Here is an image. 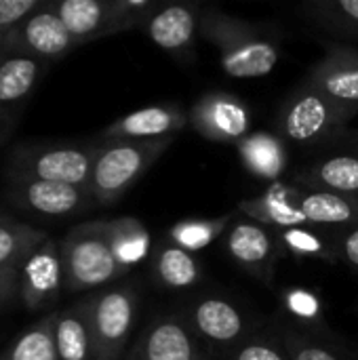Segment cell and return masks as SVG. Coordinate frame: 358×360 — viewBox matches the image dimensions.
Wrapping results in <instances>:
<instances>
[{"instance_id": "d6a6232c", "label": "cell", "mask_w": 358, "mask_h": 360, "mask_svg": "<svg viewBox=\"0 0 358 360\" xmlns=\"http://www.w3.org/2000/svg\"><path fill=\"white\" fill-rule=\"evenodd\" d=\"M279 340L283 342L291 360H342L333 350L314 340H308L295 329H283Z\"/></svg>"}, {"instance_id": "5b68a950", "label": "cell", "mask_w": 358, "mask_h": 360, "mask_svg": "<svg viewBox=\"0 0 358 360\" xmlns=\"http://www.w3.org/2000/svg\"><path fill=\"white\" fill-rule=\"evenodd\" d=\"M84 302L91 325L93 360H124V350L139 312V295L135 287H110Z\"/></svg>"}, {"instance_id": "ac0fdd59", "label": "cell", "mask_w": 358, "mask_h": 360, "mask_svg": "<svg viewBox=\"0 0 358 360\" xmlns=\"http://www.w3.org/2000/svg\"><path fill=\"white\" fill-rule=\"evenodd\" d=\"M57 17L80 44L114 36V15L110 0H51Z\"/></svg>"}, {"instance_id": "7c38bea8", "label": "cell", "mask_w": 358, "mask_h": 360, "mask_svg": "<svg viewBox=\"0 0 358 360\" xmlns=\"http://www.w3.org/2000/svg\"><path fill=\"white\" fill-rule=\"evenodd\" d=\"M184 316L207 348L243 344L247 333V319L241 308L226 297L200 295L186 308Z\"/></svg>"}, {"instance_id": "ab89813d", "label": "cell", "mask_w": 358, "mask_h": 360, "mask_svg": "<svg viewBox=\"0 0 358 360\" xmlns=\"http://www.w3.org/2000/svg\"><path fill=\"white\" fill-rule=\"evenodd\" d=\"M2 217H4V215H2V213H0V219H2Z\"/></svg>"}, {"instance_id": "8992f818", "label": "cell", "mask_w": 358, "mask_h": 360, "mask_svg": "<svg viewBox=\"0 0 358 360\" xmlns=\"http://www.w3.org/2000/svg\"><path fill=\"white\" fill-rule=\"evenodd\" d=\"M354 112L338 105L310 82H304L283 105L279 135L293 143H317L342 129Z\"/></svg>"}, {"instance_id": "52a82bcc", "label": "cell", "mask_w": 358, "mask_h": 360, "mask_svg": "<svg viewBox=\"0 0 358 360\" xmlns=\"http://www.w3.org/2000/svg\"><path fill=\"white\" fill-rule=\"evenodd\" d=\"M124 360H209V348L184 314L165 312L148 323Z\"/></svg>"}, {"instance_id": "d590c367", "label": "cell", "mask_w": 358, "mask_h": 360, "mask_svg": "<svg viewBox=\"0 0 358 360\" xmlns=\"http://www.w3.org/2000/svg\"><path fill=\"white\" fill-rule=\"evenodd\" d=\"M19 293V268H4L0 270V306Z\"/></svg>"}, {"instance_id": "6da1fadb", "label": "cell", "mask_w": 358, "mask_h": 360, "mask_svg": "<svg viewBox=\"0 0 358 360\" xmlns=\"http://www.w3.org/2000/svg\"><path fill=\"white\" fill-rule=\"evenodd\" d=\"M198 32L217 49L219 65L232 78H260L279 63L281 42L272 30L207 8L198 17Z\"/></svg>"}, {"instance_id": "ffe728a7", "label": "cell", "mask_w": 358, "mask_h": 360, "mask_svg": "<svg viewBox=\"0 0 358 360\" xmlns=\"http://www.w3.org/2000/svg\"><path fill=\"white\" fill-rule=\"evenodd\" d=\"M236 148L245 169L260 179L276 181L287 169L289 158H287L285 139L281 135L255 131L249 133L243 141H238Z\"/></svg>"}, {"instance_id": "9a60e30c", "label": "cell", "mask_w": 358, "mask_h": 360, "mask_svg": "<svg viewBox=\"0 0 358 360\" xmlns=\"http://www.w3.org/2000/svg\"><path fill=\"white\" fill-rule=\"evenodd\" d=\"M317 91L338 105L358 112V49L331 44L327 55L306 78Z\"/></svg>"}, {"instance_id": "ba28073f", "label": "cell", "mask_w": 358, "mask_h": 360, "mask_svg": "<svg viewBox=\"0 0 358 360\" xmlns=\"http://www.w3.org/2000/svg\"><path fill=\"white\" fill-rule=\"evenodd\" d=\"M76 46L78 42L57 17L51 0H44V4L0 44L6 53H21L44 63L63 59Z\"/></svg>"}, {"instance_id": "f1b7e54d", "label": "cell", "mask_w": 358, "mask_h": 360, "mask_svg": "<svg viewBox=\"0 0 358 360\" xmlns=\"http://www.w3.org/2000/svg\"><path fill=\"white\" fill-rule=\"evenodd\" d=\"M230 219L232 213L224 217H186L169 228L167 238L179 249L188 253H196L207 249L213 240H217L224 234Z\"/></svg>"}, {"instance_id": "4316f807", "label": "cell", "mask_w": 358, "mask_h": 360, "mask_svg": "<svg viewBox=\"0 0 358 360\" xmlns=\"http://www.w3.org/2000/svg\"><path fill=\"white\" fill-rule=\"evenodd\" d=\"M49 236L21 221H13L6 215L0 219V270L19 268L34 249H38Z\"/></svg>"}, {"instance_id": "7402d4cb", "label": "cell", "mask_w": 358, "mask_h": 360, "mask_svg": "<svg viewBox=\"0 0 358 360\" xmlns=\"http://www.w3.org/2000/svg\"><path fill=\"white\" fill-rule=\"evenodd\" d=\"M55 348L59 360H93V340L87 302L57 310Z\"/></svg>"}, {"instance_id": "3957f363", "label": "cell", "mask_w": 358, "mask_h": 360, "mask_svg": "<svg viewBox=\"0 0 358 360\" xmlns=\"http://www.w3.org/2000/svg\"><path fill=\"white\" fill-rule=\"evenodd\" d=\"M59 249L65 289L72 293L103 287L127 274L112 253L106 219L74 226L59 243Z\"/></svg>"}, {"instance_id": "277c9868", "label": "cell", "mask_w": 358, "mask_h": 360, "mask_svg": "<svg viewBox=\"0 0 358 360\" xmlns=\"http://www.w3.org/2000/svg\"><path fill=\"white\" fill-rule=\"evenodd\" d=\"M95 160V146L82 143H23L8 160L11 177L68 184L89 190Z\"/></svg>"}, {"instance_id": "83f0119b", "label": "cell", "mask_w": 358, "mask_h": 360, "mask_svg": "<svg viewBox=\"0 0 358 360\" xmlns=\"http://www.w3.org/2000/svg\"><path fill=\"white\" fill-rule=\"evenodd\" d=\"M274 236L279 240L281 251L287 253V255H293L298 259H319V262L335 264L338 257H340L338 247L333 245V240L327 238L325 234L308 228V226L276 230Z\"/></svg>"}, {"instance_id": "4dcf8cb0", "label": "cell", "mask_w": 358, "mask_h": 360, "mask_svg": "<svg viewBox=\"0 0 358 360\" xmlns=\"http://www.w3.org/2000/svg\"><path fill=\"white\" fill-rule=\"evenodd\" d=\"M114 15V34L146 27V23L165 6L160 0H110Z\"/></svg>"}, {"instance_id": "8d00e7d4", "label": "cell", "mask_w": 358, "mask_h": 360, "mask_svg": "<svg viewBox=\"0 0 358 360\" xmlns=\"http://www.w3.org/2000/svg\"><path fill=\"white\" fill-rule=\"evenodd\" d=\"M338 253L340 257H344L352 268H358V228L348 230L340 243H338Z\"/></svg>"}, {"instance_id": "4fadbf2b", "label": "cell", "mask_w": 358, "mask_h": 360, "mask_svg": "<svg viewBox=\"0 0 358 360\" xmlns=\"http://www.w3.org/2000/svg\"><path fill=\"white\" fill-rule=\"evenodd\" d=\"M226 249L230 257L251 276L264 281L266 285L272 283L279 255L283 253L274 232L253 219H238L228 236Z\"/></svg>"}, {"instance_id": "603a6c76", "label": "cell", "mask_w": 358, "mask_h": 360, "mask_svg": "<svg viewBox=\"0 0 358 360\" xmlns=\"http://www.w3.org/2000/svg\"><path fill=\"white\" fill-rule=\"evenodd\" d=\"M298 184L308 190L335 192L342 196L358 198V156L342 154L317 162L310 171L298 175Z\"/></svg>"}, {"instance_id": "e0dca14e", "label": "cell", "mask_w": 358, "mask_h": 360, "mask_svg": "<svg viewBox=\"0 0 358 360\" xmlns=\"http://www.w3.org/2000/svg\"><path fill=\"white\" fill-rule=\"evenodd\" d=\"M300 188L274 181L264 194L255 198H247L238 202V211L262 226H270L274 230H287L298 226H308L300 207Z\"/></svg>"}, {"instance_id": "e575fe53", "label": "cell", "mask_w": 358, "mask_h": 360, "mask_svg": "<svg viewBox=\"0 0 358 360\" xmlns=\"http://www.w3.org/2000/svg\"><path fill=\"white\" fill-rule=\"evenodd\" d=\"M228 360H291L283 342L272 338H253L234 348Z\"/></svg>"}, {"instance_id": "5bb4252c", "label": "cell", "mask_w": 358, "mask_h": 360, "mask_svg": "<svg viewBox=\"0 0 358 360\" xmlns=\"http://www.w3.org/2000/svg\"><path fill=\"white\" fill-rule=\"evenodd\" d=\"M190 122L188 114L173 103L148 105L120 116L101 133V141H154L175 137Z\"/></svg>"}, {"instance_id": "44dd1931", "label": "cell", "mask_w": 358, "mask_h": 360, "mask_svg": "<svg viewBox=\"0 0 358 360\" xmlns=\"http://www.w3.org/2000/svg\"><path fill=\"white\" fill-rule=\"evenodd\" d=\"M298 207L306 217L308 226H335V228H358V198L342 196L323 190H302Z\"/></svg>"}, {"instance_id": "d4e9b609", "label": "cell", "mask_w": 358, "mask_h": 360, "mask_svg": "<svg viewBox=\"0 0 358 360\" xmlns=\"http://www.w3.org/2000/svg\"><path fill=\"white\" fill-rule=\"evenodd\" d=\"M106 221H108L112 253L118 266L124 272H129L133 266H137L150 255V247H152L150 232L137 217H116Z\"/></svg>"}, {"instance_id": "f546056e", "label": "cell", "mask_w": 358, "mask_h": 360, "mask_svg": "<svg viewBox=\"0 0 358 360\" xmlns=\"http://www.w3.org/2000/svg\"><path fill=\"white\" fill-rule=\"evenodd\" d=\"M304 13L331 32L358 36V0H317L306 4Z\"/></svg>"}, {"instance_id": "484cf974", "label": "cell", "mask_w": 358, "mask_h": 360, "mask_svg": "<svg viewBox=\"0 0 358 360\" xmlns=\"http://www.w3.org/2000/svg\"><path fill=\"white\" fill-rule=\"evenodd\" d=\"M55 319L57 310L21 331L0 354V360H59L55 348Z\"/></svg>"}, {"instance_id": "d6986e66", "label": "cell", "mask_w": 358, "mask_h": 360, "mask_svg": "<svg viewBox=\"0 0 358 360\" xmlns=\"http://www.w3.org/2000/svg\"><path fill=\"white\" fill-rule=\"evenodd\" d=\"M44 65L46 63L40 59L4 51L0 61V114L13 118L15 110L21 108L34 93Z\"/></svg>"}, {"instance_id": "8fae6325", "label": "cell", "mask_w": 358, "mask_h": 360, "mask_svg": "<svg viewBox=\"0 0 358 360\" xmlns=\"http://www.w3.org/2000/svg\"><path fill=\"white\" fill-rule=\"evenodd\" d=\"M65 289L59 243L46 238L19 266V295L30 312H40L59 300Z\"/></svg>"}, {"instance_id": "7a4b0ae2", "label": "cell", "mask_w": 358, "mask_h": 360, "mask_svg": "<svg viewBox=\"0 0 358 360\" xmlns=\"http://www.w3.org/2000/svg\"><path fill=\"white\" fill-rule=\"evenodd\" d=\"M175 137L154 141H101L95 146V160L89 192L99 205L120 200L167 152Z\"/></svg>"}, {"instance_id": "f35d334b", "label": "cell", "mask_w": 358, "mask_h": 360, "mask_svg": "<svg viewBox=\"0 0 358 360\" xmlns=\"http://www.w3.org/2000/svg\"><path fill=\"white\" fill-rule=\"evenodd\" d=\"M2 55H4V51H2V49H0V61H2Z\"/></svg>"}, {"instance_id": "2e32d148", "label": "cell", "mask_w": 358, "mask_h": 360, "mask_svg": "<svg viewBox=\"0 0 358 360\" xmlns=\"http://www.w3.org/2000/svg\"><path fill=\"white\" fill-rule=\"evenodd\" d=\"M198 11L194 4L188 2H175L165 4L143 27L148 38L167 51L169 55H175L181 61L194 59V42L198 32Z\"/></svg>"}, {"instance_id": "74e56055", "label": "cell", "mask_w": 358, "mask_h": 360, "mask_svg": "<svg viewBox=\"0 0 358 360\" xmlns=\"http://www.w3.org/2000/svg\"><path fill=\"white\" fill-rule=\"evenodd\" d=\"M8 127H11V118H6L4 114H0V143L4 141V137H6V131H8Z\"/></svg>"}, {"instance_id": "cb8c5ba5", "label": "cell", "mask_w": 358, "mask_h": 360, "mask_svg": "<svg viewBox=\"0 0 358 360\" xmlns=\"http://www.w3.org/2000/svg\"><path fill=\"white\" fill-rule=\"evenodd\" d=\"M152 274L156 283L169 291H184L194 287L203 272L192 253L179 249L173 243H167L156 249L152 259Z\"/></svg>"}, {"instance_id": "1f68e13d", "label": "cell", "mask_w": 358, "mask_h": 360, "mask_svg": "<svg viewBox=\"0 0 358 360\" xmlns=\"http://www.w3.org/2000/svg\"><path fill=\"white\" fill-rule=\"evenodd\" d=\"M283 306L298 323L323 327V304L317 293L304 287H291L283 293Z\"/></svg>"}, {"instance_id": "836d02e7", "label": "cell", "mask_w": 358, "mask_h": 360, "mask_svg": "<svg viewBox=\"0 0 358 360\" xmlns=\"http://www.w3.org/2000/svg\"><path fill=\"white\" fill-rule=\"evenodd\" d=\"M42 4L44 0H0V44Z\"/></svg>"}, {"instance_id": "30bf717a", "label": "cell", "mask_w": 358, "mask_h": 360, "mask_svg": "<svg viewBox=\"0 0 358 360\" xmlns=\"http://www.w3.org/2000/svg\"><path fill=\"white\" fill-rule=\"evenodd\" d=\"M188 118L198 135L217 143H238L249 135L251 127L249 105L224 91L203 95L192 105Z\"/></svg>"}, {"instance_id": "9c48e42d", "label": "cell", "mask_w": 358, "mask_h": 360, "mask_svg": "<svg viewBox=\"0 0 358 360\" xmlns=\"http://www.w3.org/2000/svg\"><path fill=\"white\" fill-rule=\"evenodd\" d=\"M6 196L15 207L40 217H70L95 202L84 188L30 177H11Z\"/></svg>"}]
</instances>
